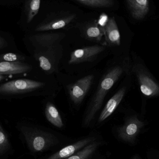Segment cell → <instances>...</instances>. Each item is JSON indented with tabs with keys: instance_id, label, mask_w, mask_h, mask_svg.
I'll use <instances>...</instances> for the list:
<instances>
[{
	"instance_id": "obj_1",
	"label": "cell",
	"mask_w": 159,
	"mask_h": 159,
	"mask_svg": "<svg viewBox=\"0 0 159 159\" xmlns=\"http://www.w3.org/2000/svg\"><path fill=\"white\" fill-rule=\"evenodd\" d=\"M129 69L126 60L120 62H111L110 61L99 79L85 110L82 121L84 127H89L94 120L101 110L107 95L121 76L128 72Z\"/></svg>"
},
{
	"instance_id": "obj_2",
	"label": "cell",
	"mask_w": 159,
	"mask_h": 159,
	"mask_svg": "<svg viewBox=\"0 0 159 159\" xmlns=\"http://www.w3.org/2000/svg\"><path fill=\"white\" fill-rule=\"evenodd\" d=\"M32 152H43L59 143L58 138L50 133L36 128L23 126L20 129Z\"/></svg>"
},
{
	"instance_id": "obj_3",
	"label": "cell",
	"mask_w": 159,
	"mask_h": 159,
	"mask_svg": "<svg viewBox=\"0 0 159 159\" xmlns=\"http://www.w3.org/2000/svg\"><path fill=\"white\" fill-rule=\"evenodd\" d=\"M96 76V72L90 73L67 85L66 90L73 107L76 109L81 105L95 82Z\"/></svg>"
},
{
	"instance_id": "obj_4",
	"label": "cell",
	"mask_w": 159,
	"mask_h": 159,
	"mask_svg": "<svg viewBox=\"0 0 159 159\" xmlns=\"http://www.w3.org/2000/svg\"><path fill=\"white\" fill-rule=\"evenodd\" d=\"M45 82L34 80L21 79L10 80L0 85V94L15 95L29 93L46 87Z\"/></svg>"
},
{
	"instance_id": "obj_5",
	"label": "cell",
	"mask_w": 159,
	"mask_h": 159,
	"mask_svg": "<svg viewBox=\"0 0 159 159\" xmlns=\"http://www.w3.org/2000/svg\"><path fill=\"white\" fill-rule=\"evenodd\" d=\"M109 49L107 47L102 44L77 48L70 53L68 64L70 66H76L93 62Z\"/></svg>"
},
{
	"instance_id": "obj_6",
	"label": "cell",
	"mask_w": 159,
	"mask_h": 159,
	"mask_svg": "<svg viewBox=\"0 0 159 159\" xmlns=\"http://www.w3.org/2000/svg\"><path fill=\"white\" fill-rule=\"evenodd\" d=\"M142 93L147 97H155L159 95V85L152 76L139 64L133 68Z\"/></svg>"
},
{
	"instance_id": "obj_7",
	"label": "cell",
	"mask_w": 159,
	"mask_h": 159,
	"mask_svg": "<svg viewBox=\"0 0 159 159\" xmlns=\"http://www.w3.org/2000/svg\"><path fill=\"white\" fill-rule=\"evenodd\" d=\"M144 125V122L136 116H132L126 119L124 125L118 129L119 138L126 143H133Z\"/></svg>"
},
{
	"instance_id": "obj_8",
	"label": "cell",
	"mask_w": 159,
	"mask_h": 159,
	"mask_svg": "<svg viewBox=\"0 0 159 159\" xmlns=\"http://www.w3.org/2000/svg\"><path fill=\"white\" fill-rule=\"evenodd\" d=\"M65 36L63 33H45L33 34L30 40L35 49L61 43Z\"/></svg>"
},
{
	"instance_id": "obj_9",
	"label": "cell",
	"mask_w": 159,
	"mask_h": 159,
	"mask_svg": "<svg viewBox=\"0 0 159 159\" xmlns=\"http://www.w3.org/2000/svg\"><path fill=\"white\" fill-rule=\"evenodd\" d=\"M126 92L127 88L122 87L108 100L99 115L98 123H102L112 116L124 98Z\"/></svg>"
},
{
	"instance_id": "obj_10",
	"label": "cell",
	"mask_w": 159,
	"mask_h": 159,
	"mask_svg": "<svg viewBox=\"0 0 159 159\" xmlns=\"http://www.w3.org/2000/svg\"><path fill=\"white\" fill-rule=\"evenodd\" d=\"M41 0H23L21 14L18 21L20 27L30 24L40 10Z\"/></svg>"
},
{
	"instance_id": "obj_11",
	"label": "cell",
	"mask_w": 159,
	"mask_h": 159,
	"mask_svg": "<svg viewBox=\"0 0 159 159\" xmlns=\"http://www.w3.org/2000/svg\"><path fill=\"white\" fill-rule=\"evenodd\" d=\"M104 44L110 48L120 45V34L114 17L109 19L104 28Z\"/></svg>"
},
{
	"instance_id": "obj_12",
	"label": "cell",
	"mask_w": 159,
	"mask_h": 159,
	"mask_svg": "<svg viewBox=\"0 0 159 159\" xmlns=\"http://www.w3.org/2000/svg\"><path fill=\"white\" fill-rule=\"evenodd\" d=\"M94 137H88L80 140L75 143L63 148L57 153L46 159H64L69 157L85 147L87 145L95 141Z\"/></svg>"
},
{
	"instance_id": "obj_13",
	"label": "cell",
	"mask_w": 159,
	"mask_h": 159,
	"mask_svg": "<svg viewBox=\"0 0 159 159\" xmlns=\"http://www.w3.org/2000/svg\"><path fill=\"white\" fill-rule=\"evenodd\" d=\"M32 66L23 61H4L0 62V75L22 74L30 72L32 70Z\"/></svg>"
},
{
	"instance_id": "obj_14",
	"label": "cell",
	"mask_w": 159,
	"mask_h": 159,
	"mask_svg": "<svg viewBox=\"0 0 159 159\" xmlns=\"http://www.w3.org/2000/svg\"><path fill=\"white\" fill-rule=\"evenodd\" d=\"M132 16L137 20L144 19L149 10V0H127Z\"/></svg>"
},
{
	"instance_id": "obj_15",
	"label": "cell",
	"mask_w": 159,
	"mask_h": 159,
	"mask_svg": "<svg viewBox=\"0 0 159 159\" xmlns=\"http://www.w3.org/2000/svg\"><path fill=\"white\" fill-rule=\"evenodd\" d=\"M74 14L60 18L54 20L43 22L39 24L35 28V32H44L62 29L69 25L75 18Z\"/></svg>"
},
{
	"instance_id": "obj_16",
	"label": "cell",
	"mask_w": 159,
	"mask_h": 159,
	"mask_svg": "<svg viewBox=\"0 0 159 159\" xmlns=\"http://www.w3.org/2000/svg\"><path fill=\"white\" fill-rule=\"evenodd\" d=\"M45 115L47 120L52 125L58 128L64 126L60 113L53 102L48 101L45 106Z\"/></svg>"
},
{
	"instance_id": "obj_17",
	"label": "cell",
	"mask_w": 159,
	"mask_h": 159,
	"mask_svg": "<svg viewBox=\"0 0 159 159\" xmlns=\"http://www.w3.org/2000/svg\"><path fill=\"white\" fill-rule=\"evenodd\" d=\"M84 36L89 41L100 43L102 38H104V30L100 27L97 22L86 27L83 32Z\"/></svg>"
},
{
	"instance_id": "obj_18",
	"label": "cell",
	"mask_w": 159,
	"mask_h": 159,
	"mask_svg": "<svg viewBox=\"0 0 159 159\" xmlns=\"http://www.w3.org/2000/svg\"><path fill=\"white\" fill-rule=\"evenodd\" d=\"M101 143L96 141L87 145L72 156L64 159H88L96 151Z\"/></svg>"
},
{
	"instance_id": "obj_19",
	"label": "cell",
	"mask_w": 159,
	"mask_h": 159,
	"mask_svg": "<svg viewBox=\"0 0 159 159\" xmlns=\"http://www.w3.org/2000/svg\"><path fill=\"white\" fill-rule=\"evenodd\" d=\"M79 2L93 7L105 8L109 7L114 5L113 0H76Z\"/></svg>"
},
{
	"instance_id": "obj_20",
	"label": "cell",
	"mask_w": 159,
	"mask_h": 159,
	"mask_svg": "<svg viewBox=\"0 0 159 159\" xmlns=\"http://www.w3.org/2000/svg\"><path fill=\"white\" fill-rule=\"evenodd\" d=\"M10 148V143L7 134L0 123V156L6 154Z\"/></svg>"
},
{
	"instance_id": "obj_21",
	"label": "cell",
	"mask_w": 159,
	"mask_h": 159,
	"mask_svg": "<svg viewBox=\"0 0 159 159\" xmlns=\"http://www.w3.org/2000/svg\"><path fill=\"white\" fill-rule=\"evenodd\" d=\"M26 59V57L23 55L16 53H7L0 54V62L4 61H24Z\"/></svg>"
},
{
	"instance_id": "obj_22",
	"label": "cell",
	"mask_w": 159,
	"mask_h": 159,
	"mask_svg": "<svg viewBox=\"0 0 159 159\" xmlns=\"http://www.w3.org/2000/svg\"><path fill=\"white\" fill-rule=\"evenodd\" d=\"M23 0H0V6L14 7L19 6L23 2Z\"/></svg>"
},
{
	"instance_id": "obj_23",
	"label": "cell",
	"mask_w": 159,
	"mask_h": 159,
	"mask_svg": "<svg viewBox=\"0 0 159 159\" xmlns=\"http://www.w3.org/2000/svg\"><path fill=\"white\" fill-rule=\"evenodd\" d=\"M108 20H109V19H108L107 15L104 13H103L100 16L97 23L99 26L104 28L107 24Z\"/></svg>"
},
{
	"instance_id": "obj_24",
	"label": "cell",
	"mask_w": 159,
	"mask_h": 159,
	"mask_svg": "<svg viewBox=\"0 0 159 159\" xmlns=\"http://www.w3.org/2000/svg\"><path fill=\"white\" fill-rule=\"evenodd\" d=\"M7 45V42L4 37L0 35V49H3Z\"/></svg>"
},
{
	"instance_id": "obj_25",
	"label": "cell",
	"mask_w": 159,
	"mask_h": 159,
	"mask_svg": "<svg viewBox=\"0 0 159 159\" xmlns=\"http://www.w3.org/2000/svg\"><path fill=\"white\" fill-rule=\"evenodd\" d=\"M5 78L6 76H5V75H0V82L3 80H4L5 79Z\"/></svg>"
},
{
	"instance_id": "obj_26",
	"label": "cell",
	"mask_w": 159,
	"mask_h": 159,
	"mask_svg": "<svg viewBox=\"0 0 159 159\" xmlns=\"http://www.w3.org/2000/svg\"><path fill=\"white\" fill-rule=\"evenodd\" d=\"M138 159V158H137V159Z\"/></svg>"
}]
</instances>
